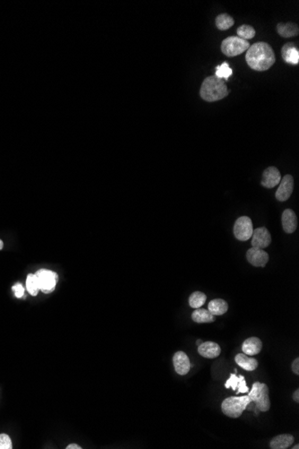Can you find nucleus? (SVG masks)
<instances>
[{"label": "nucleus", "mask_w": 299, "mask_h": 449, "mask_svg": "<svg viewBox=\"0 0 299 449\" xmlns=\"http://www.w3.org/2000/svg\"><path fill=\"white\" fill-rule=\"evenodd\" d=\"M262 349H263V342L258 337L247 338L242 344L244 354L248 356H254L260 354Z\"/></svg>", "instance_id": "17"}, {"label": "nucleus", "mask_w": 299, "mask_h": 449, "mask_svg": "<svg viewBox=\"0 0 299 449\" xmlns=\"http://www.w3.org/2000/svg\"><path fill=\"white\" fill-rule=\"evenodd\" d=\"M229 310V305L222 298H214L208 304V310L213 316L224 315Z\"/></svg>", "instance_id": "21"}, {"label": "nucleus", "mask_w": 299, "mask_h": 449, "mask_svg": "<svg viewBox=\"0 0 299 449\" xmlns=\"http://www.w3.org/2000/svg\"><path fill=\"white\" fill-rule=\"evenodd\" d=\"M278 34L284 38H291L299 35V26L289 22V24H279L277 26Z\"/></svg>", "instance_id": "22"}, {"label": "nucleus", "mask_w": 299, "mask_h": 449, "mask_svg": "<svg viewBox=\"0 0 299 449\" xmlns=\"http://www.w3.org/2000/svg\"><path fill=\"white\" fill-rule=\"evenodd\" d=\"M3 248H4V242L0 238V250H2Z\"/></svg>", "instance_id": "33"}, {"label": "nucleus", "mask_w": 299, "mask_h": 449, "mask_svg": "<svg viewBox=\"0 0 299 449\" xmlns=\"http://www.w3.org/2000/svg\"><path fill=\"white\" fill-rule=\"evenodd\" d=\"M234 24V19L228 14H221L216 18V26L218 29L221 30H226L230 29Z\"/></svg>", "instance_id": "24"}, {"label": "nucleus", "mask_w": 299, "mask_h": 449, "mask_svg": "<svg viewBox=\"0 0 299 449\" xmlns=\"http://www.w3.org/2000/svg\"><path fill=\"white\" fill-rule=\"evenodd\" d=\"M229 92L225 82L216 76L205 78L200 90L201 97L209 102L222 100L229 94Z\"/></svg>", "instance_id": "2"}, {"label": "nucleus", "mask_w": 299, "mask_h": 449, "mask_svg": "<svg viewBox=\"0 0 299 449\" xmlns=\"http://www.w3.org/2000/svg\"><path fill=\"white\" fill-rule=\"evenodd\" d=\"M272 243V236L269 230L265 227L257 228L253 232L252 246L264 250Z\"/></svg>", "instance_id": "10"}, {"label": "nucleus", "mask_w": 299, "mask_h": 449, "mask_svg": "<svg viewBox=\"0 0 299 449\" xmlns=\"http://www.w3.org/2000/svg\"><path fill=\"white\" fill-rule=\"evenodd\" d=\"M293 448V449H299V444H297V445L294 446H293V448Z\"/></svg>", "instance_id": "35"}, {"label": "nucleus", "mask_w": 299, "mask_h": 449, "mask_svg": "<svg viewBox=\"0 0 299 449\" xmlns=\"http://www.w3.org/2000/svg\"><path fill=\"white\" fill-rule=\"evenodd\" d=\"M207 296L202 292H195L191 294L189 297V305L193 308H199L204 306V303L206 302Z\"/></svg>", "instance_id": "23"}, {"label": "nucleus", "mask_w": 299, "mask_h": 449, "mask_svg": "<svg viewBox=\"0 0 299 449\" xmlns=\"http://www.w3.org/2000/svg\"><path fill=\"white\" fill-rule=\"evenodd\" d=\"M282 227L287 234H293L298 227V218L294 211L286 209L282 216Z\"/></svg>", "instance_id": "15"}, {"label": "nucleus", "mask_w": 299, "mask_h": 449, "mask_svg": "<svg viewBox=\"0 0 299 449\" xmlns=\"http://www.w3.org/2000/svg\"><path fill=\"white\" fill-rule=\"evenodd\" d=\"M202 342H203V341H202V340H197V341H196V344H197V346H199L200 344H202Z\"/></svg>", "instance_id": "34"}, {"label": "nucleus", "mask_w": 299, "mask_h": 449, "mask_svg": "<svg viewBox=\"0 0 299 449\" xmlns=\"http://www.w3.org/2000/svg\"><path fill=\"white\" fill-rule=\"evenodd\" d=\"M282 180L281 172L276 167H269L263 173L262 185L266 188H273L280 184Z\"/></svg>", "instance_id": "12"}, {"label": "nucleus", "mask_w": 299, "mask_h": 449, "mask_svg": "<svg viewBox=\"0 0 299 449\" xmlns=\"http://www.w3.org/2000/svg\"><path fill=\"white\" fill-rule=\"evenodd\" d=\"M12 289H13V294H14L16 298H22V296H23V294H24V288H23L22 284L17 282L16 284L13 285V287H12Z\"/></svg>", "instance_id": "29"}, {"label": "nucleus", "mask_w": 299, "mask_h": 449, "mask_svg": "<svg viewBox=\"0 0 299 449\" xmlns=\"http://www.w3.org/2000/svg\"><path fill=\"white\" fill-rule=\"evenodd\" d=\"M215 76L218 78L221 79L224 78L226 80H228L232 76V70L230 68V65L227 62H224L221 65L218 66Z\"/></svg>", "instance_id": "27"}, {"label": "nucleus", "mask_w": 299, "mask_h": 449, "mask_svg": "<svg viewBox=\"0 0 299 449\" xmlns=\"http://www.w3.org/2000/svg\"><path fill=\"white\" fill-rule=\"evenodd\" d=\"M238 37L241 39L247 40L252 39L256 36V30L250 26H242L239 27L238 30Z\"/></svg>", "instance_id": "26"}, {"label": "nucleus", "mask_w": 299, "mask_h": 449, "mask_svg": "<svg viewBox=\"0 0 299 449\" xmlns=\"http://www.w3.org/2000/svg\"><path fill=\"white\" fill-rule=\"evenodd\" d=\"M235 362L239 365V367L242 368L247 372H254L258 368L257 360L249 357L248 355L245 354H237V356L235 357Z\"/></svg>", "instance_id": "19"}, {"label": "nucleus", "mask_w": 299, "mask_h": 449, "mask_svg": "<svg viewBox=\"0 0 299 449\" xmlns=\"http://www.w3.org/2000/svg\"><path fill=\"white\" fill-rule=\"evenodd\" d=\"M35 276L39 285V290L46 294L54 292L58 281V276L56 272L42 268L36 272Z\"/></svg>", "instance_id": "6"}, {"label": "nucleus", "mask_w": 299, "mask_h": 449, "mask_svg": "<svg viewBox=\"0 0 299 449\" xmlns=\"http://www.w3.org/2000/svg\"><path fill=\"white\" fill-rule=\"evenodd\" d=\"M293 400L296 402H299V389H297L293 394Z\"/></svg>", "instance_id": "31"}, {"label": "nucleus", "mask_w": 299, "mask_h": 449, "mask_svg": "<svg viewBox=\"0 0 299 449\" xmlns=\"http://www.w3.org/2000/svg\"><path fill=\"white\" fill-rule=\"evenodd\" d=\"M246 60L252 70L265 71L275 63V54L273 48L266 42H256L247 50Z\"/></svg>", "instance_id": "1"}, {"label": "nucleus", "mask_w": 299, "mask_h": 449, "mask_svg": "<svg viewBox=\"0 0 299 449\" xmlns=\"http://www.w3.org/2000/svg\"><path fill=\"white\" fill-rule=\"evenodd\" d=\"M192 320L195 323H212L215 321V316H213L210 311L204 308H196L193 313H192Z\"/></svg>", "instance_id": "20"}, {"label": "nucleus", "mask_w": 299, "mask_h": 449, "mask_svg": "<svg viewBox=\"0 0 299 449\" xmlns=\"http://www.w3.org/2000/svg\"><path fill=\"white\" fill-rule=\"evenodd\" d=\"M12 441L7 434H0V449H12Z\"/></svg>", "instance_id": "28"}, {"label": "nucleus", "mask_w": 299, "mask_h": 449, "mask_svg": "<svg viewBox=\"0 0 299 449\" xmlns=\"http://www.w3.org/2000/svg\"><path fill=\"white\" fill-rule=\"evenodd\" d=\"M175 370L180 376H185L191 368L190 360L184 352H177L173 356Z\"/></svg>", "instance_id": "11"}, {"label": "nucleus", "mask_w": 299, "mask_h": 449, "mask_svg": "<svg viewBox=\"0 0 299 449\" xmlns=\"http://www.w3.org/2000/svg\"><path fill=\"white\" fill-rule=\"evenodd\" d=\"M282 56L286 63H289L291 65L299 64V48L295 47V45L292 42H289L283 46L282 50Z\"/></svg>", "instance_id": "16"}, {"label": "nucleus", "mask_w": 299, "mask_h": 449, "mask_svg": "<svg viewBox=\"0 0 299 449\" xmlns=\"http://www.w3.org/2000/svg\"><path fill=\"white\" fill-rule=\"evenodd\" d=\"M291 368H292V372L295 373L296 375H299V358H297L293 360V362H292V366H291Z\"/></svg>", "instance_id": "30"}, {"label": "nucleus", "mask_w": 299, "mask_h": 449, "mask_svg": "<svg viewBox=\"0 0 299 449\" xmlns=\"http://www.w3.org/2000/svg\"><path fill=\"white\" fill-rule=\"evenodd\" d=\"M294 436L291 434H282L274 436L270 442V448L272 449H287L294 443Z\"/></svg>", "instance_id": "18"}, {"label": "nucleus", "mask_w": 299, "mask_h": 449, "mask_svg": "<svg viewBox=\"0 0 299 449\" xmlns=\"http://www.w3.org/2000/svg\"><path fill=\"white\" fill-rule=\"evenodd\" d=\"M251 402V398L248 396L226 398L221 404V410L228 417L237 419L242 415L244 410Z\"/></svg>", "instance_id": "3"}, {"label": "nucleus", "mask_w": 299, "mask_h": 449, "mask_svg": "<svg viewBox=\"0 0 299 449\" xmlns=\"http://www.w3.org/2000/svg\"><path fill=\"white\" fill-rule=\"evenodd\" d=\"M250 47L248 40L238 36H231L224 40L221 44V52L228 56H236L242 54Z\"/></svg>", "instance_id": "5"}, {"label": "nucleus", "mask_w": 299, "mask_h": 449, "mask_svg": "<svg viewBox=\"0 0 299 449\" xmlns=\"http://www.w3.org/2000/svg\"><path fill=\"white\" fill-rule=\"evenodd\" d=\"M26 290L31 296H37L39 294V285L35 274H29L26 278Z\"/></svg>", "instance_id": "25"}, {"label": "nucleus", "mask_w": 299, "mask_h": 449, "mask_svg": "<svg viewBox=\"0 0 299 449\" xmlns=\"http://www.w3.org/2000/svg\"><path fill=\"white\" fill-rule=\"evenodd\" d=\"M226 388H232L237 394L248 393L249 388L244 376H237V374H231L230 378L226 381Z\"/></svg>", "instance_id": "14"}, {"label": "nucleus", "mask_w": 299, "mask_h": 449, "mask_svg": "<svg viewBox=\"0 0 299 449\" xmlns=\"http://www.w3.org/2000/svg\"><path fill=\"white\" fill-rule=\"evenodd\" d=\"M198 354L204 358H215L221 354V349L217 342H204L198 346Z\"/></svg>", "instance_id": "13"}, {"label": "nucleus", "mask_w": 299, "mask_h": 449, "mask_svg": "<svg viewBox=\"0 0 299 449\" xmlns=\"http://www.w3.org/2000/svg\"><path fill=\"white\" fill-rule=\"evenodd\" d=\"M293 190H294V178L291 175L288 174L281 180L280 186L275 194L276 198L280 202L287 201L291 198Z\"/></svg>", "instance_id": "9"}, {"label": "nucleus", "mask_w": 299, "mask_h": 449, "mask_svg": "<svg viewBox=\"0 0 299 449\" xmlns=\"http://www.w3.org/2000/svg\"><path fill=\"white\" fill-rule=\"evenodd\" d=\"M247 260L256 268H265L269 261V255L262 248L252 246L247 252Z\"/></svg>", "instance_id": "8"}, {"label": "nucleus", "mask_w": 299, "mask_h": 449, "mask_svg": "<svg viewBox=\"0 0 299 449\" xmlns=\"http://www.w3.org/2000/svg\"><path fill=\"white\" fill-rule=\"evenodd\" d=\"M248 396L251 398L252 402H256L258 410L263 412L270 410L271 401L269 398V388L267 384L260 382L254 383Z\"/></svg>", "instance_id": "4"}, {"label": "nucleus", "mask_w": 299, "mask_h": 449, "mask_svg": "<svg viewBox=\"0 0 299 449\" xmlns=\"http://www.w3.org/2000/svg\"><path fill=\"white\" fill-rule=\"evenodd\" d=\"M66 449H82V448L80 446L77 445V444H70V445L67 446Z\"/></svg>", "instance_id": "32"}, {"label": "nucleus", "mask_w": 299, "mask_h": 449, "mask_svg": "<svg viewBox=\"0 0 299 449\" xmlns=\"http://www.w3.org/2000/svg\"><path fill=\"white\" fill-rule=\"evenodd\" d=\"M253 222L247 216L239 217L236 220L234 225V235L237 240L240 242H247L250 240L253 235Z\"/></svg>", "instance_id": "7"}]
</instances>
